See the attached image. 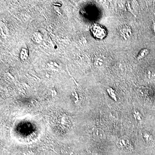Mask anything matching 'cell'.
Masks as SVG:
<instances>
[{
    "label": "cell",
    "mask_w": 155,
    "mask_h": 155,
    "mask_svg": "<svg viewBox=\"0 0 155 155\" xmlns=\"http://www.w3.org/2000/svg\"><path fill=\"white\" fill-rule=\"evenodd\" d=\"M153 29L154 32V33L155 34V22H154L153 23Z\"/></svg>",
    "instance_id": "7"
},
{
    "label": "cell",
    "mask_w": 155,
    "mask_h": 155,
    "mask_svg": "<svg viewBox=\"0 0 155 155\" xmlns=\"http://www.w3.org/2000/svg\"><path fill=\"white\" fill-rule=\"evenodd\" d=\"M143 138L144 140L146 142L150 141L152 140L151 136L147 132H144L143 134Z\"/></svg>",
    "instance_id": "6"
},
{
    "label": "cell",
    "mask_w": 155,
    "mask_h": 155,
    "mask_svg": "<svg viewBox=\"0 0 155 155\" xmlns=\"http://www.w3.org/2000/svg\"><path fill=\"white\" fill-rule=\"evenodd\" d=\"M116 145L119 148L126 151H130L133 149L132 143L127 136H123L118 139Z\"/></svg>",
    "instance_id": "2"
},
{
    "label": "cell",
    "mask_w": 155,
    "mask_h": 155,
    "mask_svg": "<svg viewBox=\"0 0 155 155\" xmlns=\"http://www.w3.org/2000/svg\"><path fill=\"white\" fill-rule=\"evenodd\" d=\"M97 137L101 139H106V135L104 131L101 129H98L96 131Z\"/></svg>",
    "instance_id": "4"
},
{
    "label": "cell",
    "mask_w": 155,
    "mask_h": 155,
    "mask_svg": "<svg viewBox=\"0 0 155 155\" xmlns=\"http://www.w3.org/2000/svg\"><path fill=\"white\" fill-rule=\"evenodd\" d=\"M119 32L120 36L126 40L128 39H129L132 35V31L130 28L126 25L121 27L119 30Z\"/></svg>",
    "instance_id": "3"
},
{
    "label": "cell",
    "mask_w": 155,
    "mask_h": 155,
    "mask_svg": "<svg viewBox=\"0 0 155 155\" xmlns=\"http://www.w3.org/2000/svg\"><path fill=\"white\" fill-rule=\"evenodd\" d=\"M91 30L94 37L99 39H103L106 37L107 35L106 29L98 24L95 23L92 25Z\"/></svg>",
    "instance_id": "1"
},
{
    "label": "cell",
    "mask_w": 155,
    "mask_h": 155,
    "mask_svg": "<svg viewBox=\"0 0 155 155\" xmlns=\"http://www.w3.org/2000/svg\"><path fill=\"white\" fill-rule=\"evenodd\" d=\"M149 53V50L147 49H144L142 50L139 53L137 58L138 60H141V59L144 58Z\"/></svg>",
    "instance_id": "5"
}]
</instances>
